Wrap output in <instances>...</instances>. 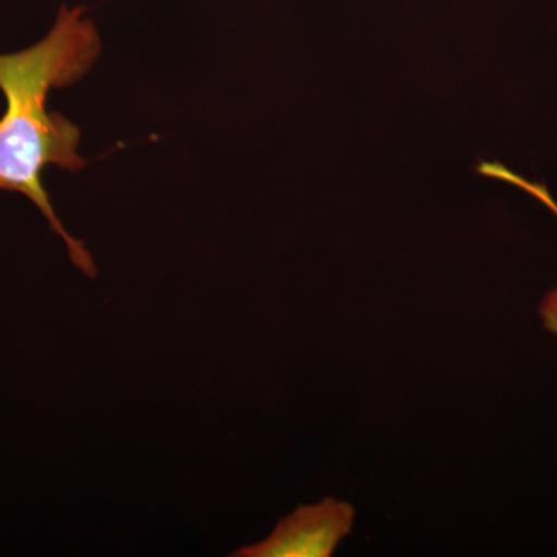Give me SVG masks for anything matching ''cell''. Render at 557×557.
<instances>
[{"label": "cell", "mask_w": 557, "mask_h": 557, "mask_svg": "<svg viewBox=\"0 0 557 557\" xmlns=\"http://www.w3.org/2000/svg\"><path fill=\"white\" fill-rule=\"evenodd\" d=\"M355 519L351 505L335 498L300 505L277 523L265 541L234 553L237 557H329L350 533Z\"/></svg>", "instance_id": "7a4b0ae2"}, {"label": "cell", "mask_w": 557, "mask_h": 557, "mask_svg": "<svg viewBox=\"0 0 557 557\" xmlns=\"http://www.w3.org/2000/svg\"><path fill=\"white\" fill-rule=\"evenodd\" d=\"M97 27L83 7H62L49 35L28 49L0 54V90L7 110L0 119V190L28 197L61 236L73 265L89 277L97 267L83 242L70 236L54 214L44 189L42 171L49 166L78 172L81 132L72 121L47 110L51 89L72 86L100 57Z\"/></svg>", "instance_id": "6da1fadb"}, {"label": "cell", "mask_w": 557, "mask_h": 557, "mask_svg": "<svg viewBox=\"0 0 557 557\" xmlns=\"http://www.w3.org/2000/svg\"><path fill=\"white\" fill-rule=\"evenodd\" d=\"M478 174L487 178L500 180V182L509 183V185L522 189L523 193L530 194L531 197H534L542 205L552 209L557 215V201L553 199L544 183L530 182V180L522 177L518 172L509 170V168L498 163V161H480ZM539 313H541L545 329L557 335V289H553V292L545 296Z\"/></svg>", "instance_id": "3957f363"}]
</instances>
